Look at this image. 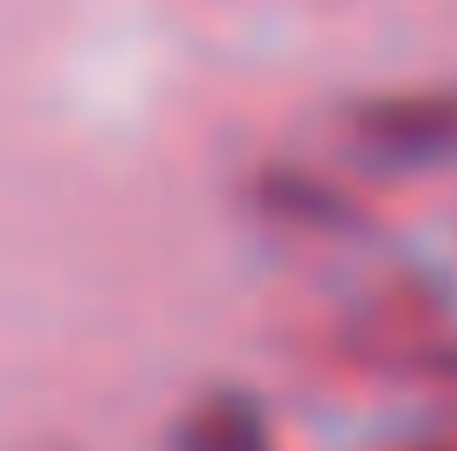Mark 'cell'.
I'll list each match as a JSON object with an SVG mask.
<instances>
[{
  "label": "cell",
  "mask_w": 457,
  "mask_h": 451,
  "mask_svg": "<svg viewBox=\"0 0 457 451\" xmlns=\"http://www.w3.org/2000/svg\"><path fill=\"white\" fill-rule=\"evenodd\" d=\"M173 451H266V439H260V421L241 402H217V408H198L186 421Z\"/></svg>",
  "instance_id": "cell-1"
}]
</instances>
